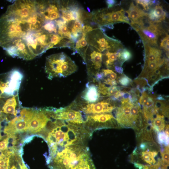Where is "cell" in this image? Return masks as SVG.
Here are the masks:
<instances>
[{"instance_id":"1","label":"cell","mask_w":169,"mask_h":169,"mask_svg":"<svg viewBox=\"0 0 169 169\" xmlns=\"http://www.w3.org/2000/svg\"><path fill=\"white\" fill-rule=\"evenodd\" d=\"M28 20L13 17L4 13L0 18V46L3 48L14 39L23 38L32 32Z\"/></svg>"},{"instance_id":"2","label":"cell","mask_w":169,"mask_h":169,"mask_svg":"<svg viewBox=\"0 0 169 169\" xmlns=\"http://www.w3.org/2000/svg\"><path fill=\"white\" fill-rule=\"evenodd\" d=\"M74 61L63 52L53 54L47 57L45 69L48 78L65 77L77 71Z\"/></svg>"},{"instance_id":"3","label":"cell","mask_w":169,"mask_h":169,"mask_svg":"<svg viewBox=\"0 0 169 169\" xmlns=\"http://www.w3.org/2000/svg\"><path fill=\"white\" fill-rule=\"evenodd\" d=\"M85 38L89 45L103 55L107 51L116 52L123 48L120 41L108 37L100 28L86 33Z\"/></svg>"},{"instance_id":"4","label":"cell","mask_w":169,"mask_h":169,"mask_svg":"<svg viewBox=\"0 0 169 169\" xmlns=\"http://www.w3.org/2000/svg\"><path fill=\"white\" fill-rule=\"evenodd\" d=\"M23 38L34 57L41 55L49 49L50 34L41 28L28 33Z\"/></svg>"},{"instance_id":"5","label":"cell","mask_w":169,"mask_h":169,"mask_svg":"<svg viewBox=\"0 0 169 169\" xmlns=\"http://www.w3.org/2000/svg\"><path fill=\"white\" fill-rule=\"evenodd\" d=\"M38 12L36 1L17 0L8 6L6 14L24 20H28Z\"/></svg>"},{"instance_id":"6","label":"cell","mask_w":169,"mask_h":169,"mask_svg":"<svg viewBox=\"0 0 169 169\" xmlns=\"http://www.w3.org/2000/svg\"><path fill=\"white\" fill-rule=\"evenodd\" d=\"M138 33L143 43L153 47H157L158 37L165 31L158 23H154L148 27H144L130 23Z\"/></svg>"},{"instance_id":"7","label":"cell","mask_w":169,"mask_h":169,"mask_svg":"<svg viewBox=\"0 0 169 169\" xmlns=\"http://www.w3.org/2000/svg\"><path fill=\"white\" fill-rule=\"evenodd\" d=\"M74 108L86 115H91L110 113L115 107L109 102L101 101L97 103H88L80 101L73 102Z\"/></svg>"},{"instance_id":"8","label":"cell","mask_w":169,"mask_h":169,"mask_svg":"<svg viewBox=\"0 0 169 169\" xmlns=\"http://www.w3.org/2000/svg\"><path fill=\"white\" fill-rule=\"evenodd\" d=\"M115 118L111 114L103 113L88 115L84 124L86 129L91 132L103 128L114 127Z\"/></svg>"},{"instance_id":"9","label":"cell","mask_w":169,"mask_h":169,"mask_svg":"<svg viewBox=\"0 0 169 169\" xmlns=\"http://www.w3.org/2000/svg\"><path fill=\"white\" fill-rule=\"evenodd\" d=\"M3 48L13 57H18L27 60H31L34 58L25 42L22 38L13 40Z\"/></svg>"},{"instance_id":"10","label":"cell","mask_w":169,"mask_h":169,"mask_svg":"<svg viewBox=\"0 0 169 169\" xmlns=\"http://www.w3.org/2000/svg\"><path fill=\"white\" fill-rule=\"evenodd\" d=\"M121 103V106L116 110V117L117 122L122 127L138 129L136 124L131 112L132 102L129 101H124Z\"/></svg>"},{"instance_id":"11","label":"cell","mask_w":169,"mask_h":169,"mask_svg":"<svg viewBox=\"0 0 169 169\" xmlns=\"http://www.w3.org/2000/svg\"><path fill=\"white\" fill-rule=\"evenodd\" d=\"M88 49L90 51L86 50L84 61L87 65L88 74L90 75H95L99 72L101 66L102 54L96 51L89 44Z\"/></svg>"},{"instance_id":"12","label":"cell","mask_w":169,"mask_h":169,"mask_svg":"<svg viewBox=\"0 0 169 169\" xmlns=\"http://www.w3.org/2000/svg\"><path fill=\"white\" fill-rule=\"evenodd\" d=\"M6 82L8 86L4 93L8 96L15 97L18 95L19 88L23 75L22 72L16 69L12 70L9 73Z\"/></svg>"},{"instance_id":"13","label":"cell","mask_w":169,"mask_h":169,"mask_svg":"<svg viewBox=\"0 0 169 169\" xmlns=\"http://www.w3.org/2000/svg\"><path fill=\"white\" fill-rule=\"evenodd\" d=\"M48 120L42 109H35L29 122L27 132L31 133L39 132L45 127Z\"/></svg>"},{"instance_id":"14","label":"cell","mask_w":169,"mask_h":169,"mask_svg":"<svg viewBox=\"0 0 169 169\" xmlns=\"http://www.w3.org/2000/svg\"><path fill=\"white\" fill-rule=\"evenodd\" d=\"M155 99L153 96L149 95L146 91H143L139 99V102L143 107V114L148 123H151L154 115L156 113L154 108Z\"/></svg>"},{"instance_id":"15","label":"cell","mask_w":169,"mask_h":169,"mask_svg":"<svg viewBox=\"0 0 169 169\" xmlns=\"http://www.w3.org/2000/svg\"><path fill=\"white\" fill-rule=\"evenodd\" d=\"M151 143L148 142H141L139 146L140 150V158L146 163L150 165L156 163L155 157L157 156L158 151L152 147H149Z\"/></svg>"},{"instance_id":"16","label":"cell","mask_w":169,"mask_h":169,"mask_svg":"<svg viewBox=\"0 0 169 169\" xmlns=\"http://www.w3.org/2000/svg\"><path fill=\"white\" fill-rule=\"evenodd\" d=\"M100 97L98 87L89 82L86 84V88L82 93L80 101L85 103H95L99 100Z\"/></svg>"},{"instance_id":"17","label":"cell","mask_w":169,"mask_h":169,"mask_svg":"<svg viewBox=\"0 0 169 169\" xmlns=\"http://www.w3.org/2000/svg\"><path fill=\"white\" fill-rule=\"evenodd\" d=\"M17 104L16 99L13 96L7 100L2 108V112L7 114L5 118L9 122L17 115L18 110H15Z\"/></svg>"},{"instance_id":"18","label":"cell","mask_w":169,"mask_h":169,"mask_svg":"<svg viewBox=\"0 0 169 169\" xmlns=\"http://www.w3.org/2000/svg\"><path fill=\"white\" fill-rule=\"evenodd\" d=\"M145 49V63L159 61L161 58L162 52L155 47L143 43Z\"/></svg>"},{"instance_id":"19","label":"cell","mask_w":169,"mask_h":169,"mask_svg":"<svg viewBox=\"0 0 169 169\" xmlns=\"http://www.w3.org/2000/svg\"><path fill=\"white\" fill-rule=\"evenodd\" d=\"M22 153L18 151L11 153L9 159L8 169H28L22 159Z\"/></svg>"},{"instance_id":"20","label":"cell","mask_w":169,"mask_h":169,"mask_svg":"<svg viewBox=\"0 0 169 169\" xmlns=\"http://www.w3.org/2000/svg\"><path fill=\"white\" fill-rule=\"evenodd\" d=\"M107 11L108 16V24H113L119 22H124L130 24L129 19L125 15L123 9H121L117 11L110 12L107 9Z\"/></svg>"},{"instance_id":"21","label":"cell","mask_w":169,"mask_h":169,"mask_svg":"<svg viewBox=\"0 0 169 169\" xmlns=\"http://www.w3.org/2000/svg\"><path fill=\"white\" fill-rule=\"evenodd\" d=\"M126 12L128 14V18L131 20V22H136L142 18L147 16L148 13L144 12L133 2L130 5L129 9Z\"/></svg>"},{"instance_id":"22","label":"cell","mask_w":169,"mask_h":169,"mask_svg":"<svg viewBox=\"0 0 169 169\" xmlns=\"http://www.w3.org/2000/svg\"><path fill=\"white\" fill-rule=\"evenodd\" d=\"M166 13L162 6L156 5L148 13V18L155 23H158L164 20Z\"/></svg>"},{"instance_id":"23","label":"cell","mask_w":169,"mask_h":169,"mask_svg":"<svg viewBox=\"0 0 169 169\" xmlns=\"http://www.w3.org/2000/svg\"><path fill=\"white\" fill-rule=\"evenodd\" d=\"M165 60L164 59H162L159 61L145 63L140 77L147 78L156 69L160 68L164 63Z\"/></svg>"},{"instance_id":"24","label":"cell","mask_w":169,"mask_h":169,"mask_svg":"<svg viewBox=\"0 0 169 169\" xmlns=\"http://www.w3.org/2000/svg\"><path fill=\"white\" fill-rule=\"evenodd\" d=\"M82 36L77 41L75 46L73 49L79 53L84 60L88 44L85 38L86 33L82 32Z\"/></svg>"},{"instance_id":"25","label":"cell","mask_w":169,"mask_h":169,"mask_svg":"<svg viewBox=\"0 0 169 169\" xmlns=\"http://www.w3.org/2000/svg\"><path fill=\"white\" fill-rule=\"evenodd\" d=\"M153 129L157 133L163 131L165 128V120L164 115L157 114L152 122Z\"/></svg>"},{"instance_id":"26","label":"cell","mask_w":169,"mask_h":169,"mask_svg":"<svg viewBox=\"0 0 169 169\" xmlns=\"http://www.w3.org/2000/svg\"><path fill=\"white\" fill-rule=\"evenodd\" d=\"M41 28L49 34H56L57 32V27L54 21H45Z\"/></svg>"},{"instance_id":"27","label":"cell","mask_w":169,"mask_h":169,"mask_svg":"<svg viewBox=\"0 0 169 169\" xmlns=\"http://www.w3.org/2000/svg\"><path fill=\"white\" fill-rule=\"evenodd\" d=\"M132 57L131 51L126 48H123L118 54V58L122 64L124 62L130 59Z\"/></svg>"},{"instance_id":"28","label":"cell","mask_w":169,"mask_h":169,"mask_svg":"<svg viewBox=\"0 0 169 169\" xmlns=\"http://www.w3.org/2000/svg\"><path fill=\"white\" fill-rule=\"evenodd\" d=\"M57 27L58 34L62 37L67 38L71 39V31L67 27L66 23Z\"/></svg>"},{"instance_id":"29","label":"cell","mask_w":169,"mask_h":169,"mask_svg":"<svg viewBox=\"0 0 169 169\" xmlns=\"http://www.w3.org/2000/svg\"><path fill=\"white\" fill-rule=\"evenodd\" d=\"M118 53L117 52H107L104 55L107 57V59L105 61L106 66L109 68L113 64L118 58Z\"/></svg>"},{"instance_id":"30","label":"cell","mask_w":169,"mask_h":169,"mask_svg":"<svg viewBox=\"0 0 169 169\" xmlns=\"http://www.w3.org/2000/svg\"><path fill=\"white\" fill-rule=\"evenodd\" d=\"M62 37L58 34H50V44L49 46V49L57 48Z\"/></svg>"},{"instance_id":"31","label":"cell","mask_w":169,"mask_h":169,"mask_svg":"<svg viewBox=\"0 0 169 169\" xmlns=\"http://www.w3.org/2000/svg\"><path fill=\"white\" fill-rule=\"evenodd\" d=\"M158 142L161 145L168 146L169 136H167L164 131L158 132L157 135Z\"/></svg>"},{"instance_id":"32","label":"cell","mask_w":169,"mask_h":169,"mask_svg":"<svg viewBox=\"0 0 169 169\" xmlns=\"http://www.w3.org/2000/svg\"><path fill=\"white\" fill-rule=\"evenodd\" d=\"M160 151L162 164L164 166H168L169 165V146H165Z\"/></svg>"},{"instance_id":"33","label":"cell","mask_w":169,"mask_h":169,"mask_svg":"<svg viewBox=\"0 0 169 169\" xmlns=\"http://www.w3.org/2000/svg\"><path fill=\"white\" fill-rule=\"evenodd\" d=\"M103 78L102 80L105 79L115 81L117 78V74L112 70L109 69H103L101 70Z\"/></svg>"},{"instance_id":"34","label":"cell","mask_w":169,"mask_h":169,"mask_svg":"<svg viewBox=\"0 0 169 169\" xmlns=\"http://www.w3.org/2000/svg\"><path fill=\"white\" fill-rule=\"evenodd\" d=\"M117 81L120 85L125 86L130 85L132 82L131 79L124 74L119 77L117 79Z\"/></svg>"},{"instance_id":"35","label":"cell","mask_w":169,"mask_h":169,"mask_svg":"<svg viewBox=\"0 0 169 169\" xmlns=\"http://www.w3.org/2000/svg\"><path fill=\"white\" fill-rule=\"evenodd\" d=\"M169 35L166 34L160 43V47L164 49L167 53L169 52Z\"/></svg>"},{"instance_id":"36","label":"cell","mask_w":169,"mask_h":169,"mask_svg":"<svg viewBox=\"0 0 169 169\" xmlns=\"http://www.w3.org/2000/svg\"><path fill=\"white\" fill-rule=\"evenodd\" d=\"M136 2L142 5L144 9L146 10H148L150 6L152 5L151 0H136Z\"/></svg>"},{"instance_id":"37","label":"cell","mask_w":169,"mask_h":169,"mask_svg":"<svg viewBox=\"0 0 169 169\" xmlns=\"http://www.w3.org/2000/svg\"><path fill=\"white\" fill-rule=\"evenodd\" d=\"M61 18L64 21L67 22L69 21L75 20L68 11L65 12H61Z\"/></svg>"},{"instance_id":"38","label":"cell","mask_w":169,"mask_h":169,"mask_svg":"<svg viewBox=\"0 0 169 169\" xmlns=\"http://www.w3.org/2000/svg\"><path fill=\"white\" fill-rule=\"evenodd\" d=\"M73 27L72 28L78 33L82 32V27L81 23L80 21L78 20H75L74 22Z\"/></svg>"},{"instance_id":"39","label":"cell","mask_w":169,"mask_h":169,"mask_svg":"<svg viewBox=\"0 0 169 169\" xmlns=\"http://www.w3.org/2000/svg\"><path fill=\"white\" fill-rule=\"evenodd\" d=\"M94 29L92 27L87 25H84L82 27V32L86 33L92 31Z\"/></svg>"},{"instance_id":"40","label":"cell","mask_w":169,"mask_h":169,"mask_svg":"<svg viewBox=\"0 0 169 169\" xmlns=\"http://www.w3.org/2000/svg\"><path fill=\"white\" fill-rule=\"evenodd\" d=\"M106 2L107 5L108 9L112 7L116 2L114 0H107L106 1Z\"/></svg>"},{"instance_id":"41","label":"cell","mask_w":169,"mask_h":169,"mask_svg":"<svg viewBox=\"0 0 169 169\" xmlns=\"http://www.w3.org/2000/svg\"><path fill=\"white\" fill-rule=\"evenodd\" d=\"M8 86V84L7 83H4L2 82L0 85V90L2 94H3L5 90Z\"/></svg>"},{"instance_id":"42","label":"cell","mask_w":169,"mask_h":169,"mask_svg":"<svg viewBox=\"0 0 169 169\" xmlns=\"http://www.w3.org/2000/svg\"><path fill=\"white\" fill-rule=\"evenodd\" d=\"M115 70L120 74H122L123 72V69L121 67H120L118 66H115L114 67Z\"/></svg>"},{"instance_id":"43","label":"cell","mask_w":169,"mask_h":169,"mask_svg":"<svg viewBox=\"0 0 169 169\" xmlns=\"http://www.w3.org/2000/svg\"><path fill=\"white\" fill-rule=\"evenodd\" d=\"M103 26L106 27L109 29H113L114 28V26L113 24H108Z\"/></svg>"},{"instance_id":"44","label":"cell","mask_w":169,"mask_h":169,"mask_svg":"<svg viewBox=\"0 0 169 169\" xmlns=\"http://www.w3.org/2000/svg\"><path fill=\"white\" fill-rule=\"evenodd\" d=\"M165 133L167 136H169V125H167L165 127Z\"/></svg>"},{"instance_id":"45","label":"cell","mask_w":169,"mask_h":169,"mask_svg":"<svg viewBox=\"0 0 169 169\" xmlns=\"http://www.w3.org/2000/svg\"><path fill=\"white\" fill-rule=\"evenodd\" d=\"M87 9L88 10V12H90V9L88 7H87Z\"/></svg>"},{"instance_id":"46","label":"cell","mask_w":169,"mask_h":169,"mask_svg":"<svg viewBox=\"0 0 169 169\" xmlns=\"http://www.w3.org/2000/svg\"><path fill=\"white\" fill-rule=\"evenodd\" d=\"M2 81L0 80V85L2 83Z\"/></svg>"},{"instance_id":"47","label":"cell","mask_w":169,"mask_h":169,"mask_svg":"<svg viewBox=\"0 0 169 169\" xmlns=\"http://www.w3.org/2000/svg\"><path fill=\"white\" fill-rule=\"evenodd\" d=\"M1 97V96L0 94V98Z\"/></svg>"}]
</instances>
